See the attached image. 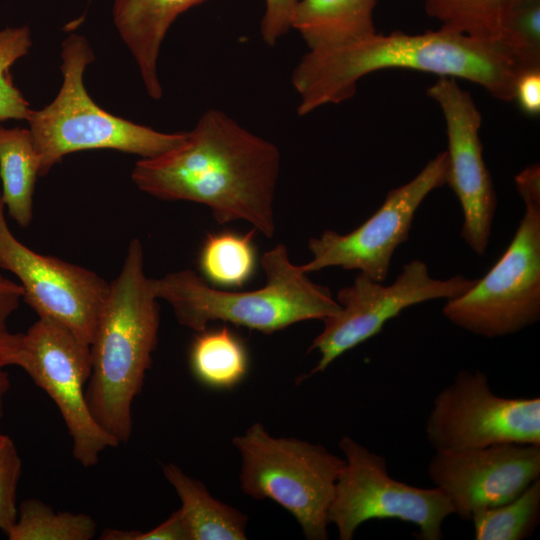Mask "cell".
Returning <instances> with one entry per match:
<instances>
[{"label":"cell","mask_w":540,"mask_h":540,"mask_svg":"<svg viewBox=\"0 0 540 540\" xmlns=\"http://www.w3.org/2000/svg\"><path fill=\"white\" fill-rule=\"evenodd\" d=\"M280 168L274 143L211 108L177 147L137 161L131 178L155 198L203 204L219 225L245 221L272 238Z\"/></svg>","instance_id":"6da1fadb"},{"label":"cell","mask_w":540,"mask_h":540,"mask_svg":"<svg viewBox=\"0 0 540 540\" xmlns=\"http://www.w3.org/2000/svg\"><path fill=\"white\" fill-rule=\"evenodd\" d=\"M386 69H408L460 78L481 86L494 98L509 102L521 68L500 43L471 38L440 27L408 34L374 33L341 48L303 55L293 69L292 86L299 96L297 113L351 99L358 81Z\"/></svg>","instance_id":"7a4b0ae2"},{"label":"cell","mask_w":540,"mask_h":540,"mask_svg":"<svg viewBox=\"0 0 540 540\" xmlns=\"http://www.w3.org/2000/svg\"><path fill=\"white\" fill-rule=\"evenodd\" d=\"M144 271L141 241H130L110 283L90 344L86 400L96 423L119 445L132 435V404L140 394L158 343L160 307Z\"/></svg>","instance_id":"3957f363"},{"label":"cell","mask_w":540,"mask_h":540,"mask_svg":"<svg viewBox=\"0 0 540 540\" xmlns=\"http://www.w3.org/2000/svg\"><path fill=\"white\" fill-rule=\"evenodd\" d=\"M261 266L266 283L256 290H221L184 269L153 279L155 295L172 307L180 325L196 332L224 321L272 334L298 322L322 321L340 310L329 288L311 281L301 265L291 262L284 244L266 251Z\"/></svg>","instance_id":"277c9868"},{"label":"cell","mask_w":540,"mask_h":540,"mask_svg":"<svg viewBox=\"0 0 540 540\" xmlns=\"http://www.w3.org/2000/svg\"><path fill=\"white\" fill-rule=\"evenodd\" d=\"M63 76L54 100L32 110L26 121L40 160L39 176L70 153L112 149L141 158L159 156L181 144L187 132L164 133L112 115L88 95L84 72L94 53L84 36L72 34L61 44Z\"/></svg>","instance_id":"5b68a950"},{"label":"cell","mask_w":540,"mask_h":540,"mask_svg":"<svg viewBox=\"0 0 540 540\" xmlns=\"http://www.w3.org/2000/svg\"><path fill=\"white\" fill-rule=\"evenodd\" d=\"M525 212L505 252L464 294L446 300L442 313L472 334L498 338L540 319V167L515 176Z\"/></svg>","instance_id":"8992f818"},{"label":"cell","mask_w":540,"mask_h":540,"mask_svg":"<svg viewBox=\"0 0 540 540\" xmlns=\"http://www.w3.org/2000/svg\"><path fill=\"white\" fill-rule=\"evenodd\" d=\"M232 441L242 459L239 481L244 494L283 507L306 539L326 540L328 511L345 459L320 444L274 437L261 423Z\"/></svg>","instance_id":"52a82bcc"},{"label":"cell","mask_w":540,"mask_h":540,"mask_svg":"<svg viewBox=\"0 0 540 540\" xmlns=\"http://www.w3.org/2000/svg\"><path fill=\"white\" fill-rule=\"evenodd\" d=\"M345 466L337 480L328 511L340 540H351L363 523L396 519L418 528L417 538L441 540L444 520L452 507L437 487L421 488L391 477L384 456L349 436L339 441Z\"/></svg>","instance_id":"ba28073f"},{"label":"cell","mask_w":540,"mask_h":540,"mask_svg":"<svg viewBox=\"0 0 540 540\" xmlns=\"http://www.w3.org/2000/svg\"><path fill=\"white\" fill-rule=\"evenodd\" d=\"M476 280L463 275L434 278L427 264L419 259L406 263L389 285L359 273L351 285L338 291L340 310L322 320L323 329L308 348V352L320 355L308 377L325 371L341 355L379 334L405 309L431 300L456 298Z\"/></svg>","instance_id":"9c48e42d"},{"label":"cell","mask_w":540,"mask_h":540,"mask_svg":"<svg viewBox=\"0 0 540 540\" xmlns=\"http://www.w3.org/2000/svg\"><path fill=\"white\" fill-rule=\"evenodd\" d=\"M435 452L502 443L540 445V398L497 395L480 370H460L434 398L425 426Z\"/></svg>","instance_id":"30bf717a"},{"label":"cell","mask_w":540,"mask_h":540,"mask_svg":"<svg viewBox=\"0 0 540 540\" xmlns=\"http://www.w3.org/2000/svg\"><path fill=\"white\" fill-rule=\"evenodd\" d=\"M22 368L55 402L72 438V454L84 467L119 444L94 420L86 400L90 346L60 323L39 317L23 333Z\"/></svg>","instance_id":"8fae6325"},{"label":"cell","mask_w":540,"mask_h":540,"mask_svg":"<svg viewBox=\"0 0 540 540\" xmlns=\"http://www.w3.org/2000/svg\"><path fill=\"white\" fill-rule=\"evenodd\" d=\"M448 157L438 153L409 182L391 189L375 213L347 234L325 230L310 238L312 259L301 265L305 273L328 267L357 270L384 282L395 250L409 239L416 211L425 198L447 183Z\"/></svg>","instance_id":"7c38bea8"},{"label":"cell","mask_w":540,"mask_h":540,"mask_svg":"<svg viewBox=\"0 0 540 540\" xmlns=\"http://www.w3.org/2000/svg\"><path fill=\"white\" fill-rule=\"evenodd\" d=\"M0 268L19 279L22 297L38 317L60 323L90 346L110 283L89 269L37 253L20 242L7 224L1 193Z\"/></svg>","instance_id":"4fadbf2b"},{"label":"cell","mask_w":540,"mask_h":540,"mask_svg":"<svg viewBox=\"0 0 540 540\" xmlns=\"http://www.w3.org/2000/svg\"><path fill=\"white\" fill-rule=\"evenodd\" d=\"M440 107L446 126L447 183L463 214L461 238L477 255L487 250L497 198L483 158L481 114L469 91L455 78L440 76L427 90Z\"/></svg>","instance_id":"5bb4252c"},{"label":"cell","mask_w":540,"mask_h":540,"mask_svg":"<svg viewBox=\"0 0 540 540\" xmlns=\"http://www.w3.org/2000/svg\"><path fill=\"white\" fill-rule=\"evenodd\" d=\"M427 472L453 514L470 521L475 511L508 502L540 479V445L502 443L435 452Z\"/></svg>","instance_id":"9a60e30c"},{"label":"cell","mask_w":540,"mask_h":540,"mask_svg":"<svg viewBox=\"0 0 540 540\" xmlns=\"http://www.w3.org/2000/svg\"><path fill=\"white\" fill-rule=\"evenodd\" d=\"M208 0H115L113 21L133 55L146 92L154 100L163 94L157 63L162 42L177 17Z\"/></svg>","instance_id":"2e32d148"},{"label":"cell","mask_w":540,"mask_h":540,"mask_svg":"<svg viewBox=\"0 0 540 540\" xmlns=\"http://www.w3.org/2000/svg\"><path fill=\"white\" fill-rule=\"evenodd\" d=\"M376 5L377 0H299L290 28L300 34L310 52L341 48L377 32Z\"/></svg>","instance_id":"e0dca14e"},{"label":"cell","mask_w":540,"mask_h":540,"mask_svg":"<svg viewBox=\"0 0 540 540\" xmlns=\"http://www.w3.org/2000/svg\"><path fill=\"white\" fill-rule=\"evenodd\" d=\"M167 481L180 501L179 511L191 540H245L247 516L236 508L214 498L204 484L177 466H163Z\"/></svg>","instance_id":"ac0fdd59"},{"label":"cell","mask_w":540,"mask_h":540,"mask_svg":"<svg viewBox=\"0 0 540 540\" xmlns=\"http://www.w3.org/2000/svg\"><path fill=\"white\" fill-rule=\"evenodd\" d=\"M40 160L31 131L0 125L1 199L9 216L27 227L33 217V194Z\"/></svg>","instance_id":"d6986e66"},{"label":"cell","mask_w":540,"mask_h":540,"mask_svg":"<svg viewBox=\"0 0 540 540\" xmlns=\"http://www.w3.org/2000/svg\"><path fill=\"white\" fill-rule=\"evenodd\" d=\"M189 367L203 385L231 389L247 375L249 357L242 340L228 327L197 332L189 349Z\"/></svg>","instance_id":"ffe728a7"},{"label":"cell","mask_w":540,"mask_h":540,"mask_svg":"<svg viewBox=\"0 0 540 540\" xmlns=\"http://www.w3.org/2000/svg\"><path fill=\"white\" fill-rule=\"evenodd\" d=\"M523 0H422L425 12L441 27L501 44L505 22Z\"/></svg>","instance_id":"44dd1931"},{"label":"cell","mask_w":540,"mask_h":540,"mask_svg":"<svg viewBox=\"0 0 540 540\" xmlns=\"http://www.w3.org/2000/svg\"><path fill=\"white\" fill-rule=\"evenodd\" d=\"M233 232L208 234L199 253L203 278L219 287H240L253 275L256 263L253 236Z\"/></svg>","instance_id":"7402d4cb"},{"label":"cell","mask_w":540,"mask_h":540,"mask_svg":"<svg viewBox=\"0 0 540 540\" xmlns=\"http://www.w3.org/2000/svg\"><path fill=\"white\" fill-rule=\"evenodd\" d=\"M470 521L476 540L530 537L540 523V479L508 502L475 511Z\"/></svg>","instance_id":"603a6c76"},{"label":"cell","mask_w":540,"mask_h":540,"mask_svg":"<svg viewBox=\"0 0 540 540\" xmlns=\"http://www.w3.org/2000/svg\"><path fill=\"white\" fill-rule=\"evenodd\" d=\"M96 529L89 515L55 512L44 502L29 499L20 505L7 536L10 540H90Z\"/></svg>","instance_id":"cb8c5ba5"},{"label":"cell","mask_w":540,"mask_h":540,"mask_svg":"<svg viewBox=\"0 0 540 540\" xmlns=\"http://www.w3.org/2000/svg\"><path fill=\"white\" fill-rule=\"evenodd\" d=\"M31 46L28 26L0 30V122L10 119L27 120L32 112L29 102L15 87L10 75L12 65L25 56Z\"/></svg>","instance_id":"d4e9b609"},{"label":"cell","mask_w":540,"mask_h":540,"mask_svg":"<svg viewBox=\"0 0 540 540\" xmlns=\"http://www.w3.org/2000/svg\"><path fill=\"white\" fill-rule=\"evenodd\" d=\"M501 44L521 70L540 68V0H523L512 9Z\"/></svg>","instance_id":"484cf974"},{"label":"cell","mask_w":540,"mask_h":540,"mask_svg":"<svg viewBox=\"0 0 540 540\" xmlns=\"http://www.w3.org/2000/svg\"><path fill=\"white\" fill-rule=\"evenodd\" d=\"M22 293L0 292V418L4 415V401L11 382L5 368L20 367L22 360L23 333H12L7 325L11 314L17 310Z\"/></svg>","instance_id":"4316f807"},{"label":"cell","mask_w":540,"mask_h":540,"mask_svg":"<svg viewBox=\"0 0 540 540\" xmlns=\"http://www.w3.org/2000/svg\"><path fill=\"white\" fill-rule=\"evenodd\" d=\"M21 471V458L13 440L0 433V529L6 534L17 519L16 492Z\"/></svg>","instance_id":"83f0119b"},{"label":"cell","mask_w":540,"mask_h":540,"mask_svg":"<svg viewBox=\"0 0 540 540\" xmlns=\"http://www.w3.org/2000/svg\"><path fill=\"white\" fill-rule=\"evenodd\" d=\"M103 540H191L189 530L179 511L173 512L166 520L147 532L106 529Z\"/></svg>","instance_id":"f1b7e54d"},{"label":"cell","mask_w":540,"mask_h":540,"mask_svg":"<svg viewBox=\"0 0 540 540\" xmlns=\"http://www.w3.org/2000/svg\"><path fill=\"white\" fill-rule=\"evenodd\" d=\"M299 0H264L265 11L261 18L260 34L264 43L275 46L290 28L292 11Z\"/></svg>","instance_id":"f546056e"},{"label":"cell","mask_w":540,"mask_h":540,"mask_svg":"<svg viewBox=\"0 0 540 540\" xmlns=\"http://www.w3.org/2000/svg\"><path fill=\"white\" fill-rule=\"evenodd\" d=\"M528 116L540 113V68L522 70L516 79L514 99Z\"/></svg>","instance_id":"4dcf8cb0"},{"label":"cell","mask_w":540,"mask_h":540,"mask_svg":"<svg viewBox=\"0 0 540 540\" xmlns=\"http://www.w3.org/2000/svg\"><path fill=\"white\" fill-rule=\"evenodd\" d=\"M1 291H15L20 292L23 295V288L20 284L5 278L0 274V292Z\"/></svg>","instance_id":"1f68e13d"}]
</instances>
